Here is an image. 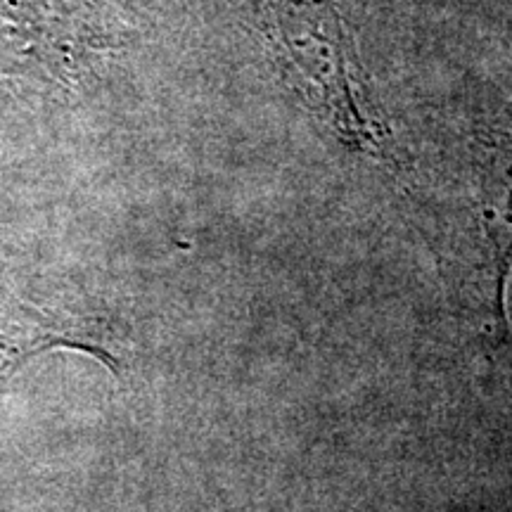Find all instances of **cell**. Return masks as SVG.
I'll return each mask as SVG.
<instances>
[{
    "instance_id": "6da1fadb",
    "label": "cell",
    "mask_w": 512,
    "mask_h": 512,
    "mask_svg": "<svg viewBox=\"0 0 512 512\" xmlns=\"http://www.w3.org/2000/svg\"><path fill=\"white\" fill-rule=\"evenodd\" d=\"M259 22L309 112L349 152L401 169L399 145L337 0H259Z\"/></svg>"
},
{
    "instance_id": "7a4b0ae2",
    "label": "cell",
    "mask_w": 512,
    "mask_h": 512,
    "mask_svg": "<svg viewBox=\"0 0 512 512\" xmlns=\"http://www.w3.org/2000/svg\"><path fill=\"white\" fill-rule=\"evenodd\" d=\"M131 38L121 0H0V81L74 91Z\"/></svg>"
},
{
    "instance_id": "3957f363",
    "label": "cell",
    "mask_w": 512,
    "mask_h": 512,
    "mask_svg": "<svg viewBox=\"0 0 512 512\" xmlns=\"http://www.w3.org/2000/svg\"><path fill=\"white\" fill-rule=\"evenodd\" d=\"M472 166L479 223L489 245L494 316L505 335V287L512 271V102L475 131Z\"/></svg>"
},
{
    "instance_id": "277c9868",
    "label": "cell",
    "mask_w": 512,
    "mask_h": 512,
    "mask_svg": "<svg viewBox=\"0 0 512 512\" xmlns=\"http://www.w3.org/2000/svg\"><path fill=\"white\" fill-rule=\"evenodd\" d=\"M112 335L100 320L67 309L17 302L0 328V373L10 377L31 356L48 349H79L98 356L119 375L121 361L112 349Z\"/></svg>"
}]
</instances>
